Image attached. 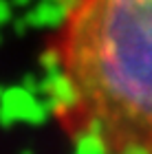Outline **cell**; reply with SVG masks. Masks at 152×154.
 Segmentation results:
<instances>
[{
    "label": "cell",
    "instance_id": "cell-1",
    "mask_svg": "<svg viewBox=\"0 0 152 154\" xmlns=\"http://www.w3.org/2000/svg\"><path fill=\"white\" fill-rule=\"evenodd\" d=\"M44 55L68 141L86 154H152V0H71Z\"/></svg>",
    "mask_w": 152,
    "mask_h": 154
}]
</instances>
